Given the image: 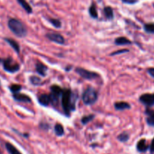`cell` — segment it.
Returning a JSON list of instances; mask_svg holds the SVG:
<instances>
[{
  "label": "cell",
  "instance_id": "cell-17",
  "mask_svg": "<svg viewBox=\"0 0 154 154\" xmlns=\"http://www.w3.org/2000/svg\"><path fill=\"white\" fill-rule=\"evenodd\" d=\"M17 2H19V4H20L22 7H23V8L26 11V12H32V8H31L30 5L27 3V2H26V0H17Z\"/></svg>",
  "mask_w": 154,
  "mask_h": 154
},
{
  "label": "cell",
  "instance_id": "cell-23",
  "mask_svg": "<svg viewBox=\"0 0 154 154\" xmlns=\"http://www.w3.org/2000/svg\"><path fill=\"white\" fill-rule=\"evenodd\" d=\"M144 30L149 33H154V23H146L144 25Z\"/></svg>",
  "mask_w": 154,
  "mask_h": 154
},
{
  "label": "cell",
  "instance_id": "cell-22",
  "mask_svg": "<svg viewBox=\"0 0 154 154\" xmlns=\"http://www.w3.org/2000/svg\"><path fill=\"white\" fill-rule=\"evenodd\" d=\"M89 14L93 18H97L98 14H97V9H96L95 5H92L91 7L89 8Z\"/></svg>",
  "mask_w": 154,
  "mask_h": 154
},
{
  "label": "cell",
  "instance_id": "cell-29",
  "mask_svg": "<svg viewBox=\"0 0 154 154\" xmlns=\"http://www.w3.org/2000/svg\"><path fill=\"white\" fill-rule=\"evenodd\" d=\"M149 150H150L151 153H154V138L152 139V142H151L150 146H149Z\"/></svg>",
  "mask_w": 154,
  "mask_h": 154
},
{
  "label": "cell",
  "instance_id": "cell-4",
  "mask_svg": "<svg viewBox=\"0 0 154 154\" xmlns=\"http://www.w3.org/2000/svg\"><path fill=\"white\" fill-rule=\"evenodd\" d=\"M3 68L8 72H16L20 69V65L12 58H7L3 61Z\"/></svg>",
  "mask_w": 154,
  "mask_h": 154
},
{
  "label": "cell",
  "instance_id": "cell-32",
  "mask_svg": "<svg viewBox=\"0 0 154 154\" xmlns=\"http://www.w3.org/2000/svg\"><path fill=\"white\" fill-rule=\"evenodd\" d=\"M1 61H2V60H1V59H0V62H1Z\"/></svg>",
  "mask_w": 154,
  "mask_h": 154
},
{
  "label": "cell",
  "instance_id": "cell-14",
  "mask_svg": "<svg viewBox=\"0 0 154 154\" xmlns=\"http://www.w3.org/2000/svg\"><path fill=\"white\" fill-rule=\"evenodd\" d=\"M5 40L11 45V47H12L13 49L16 51L17 53L20 52V45L19 44L17 43L16 41H14V39H11V38H5Z\"/></svg>",
  "mask_w": 154,
  "mask_h": 154
},
{
  "label": "cell",
  "instance_id": "cell-30",
  "mask_svg": "<svg viewBox=\"0 0 154 154\" xmlns=\"http://www.w3.org/2000/svg\"><path fill=\"white\" fill-rule=\"evenodd\" d=\"M147 72L152 78H154V68H149V69H148Z\"/></svg>",
  "mask_w": 154,
  "mask_h": 154
},
{
  "label": "cell",
  "instance_id": "cell-33",
  "mask_svg": "<svg viewBox=\"0 0 154 154\" xmlns=\"http://www.w3.org/2000/svg\"><path fill=\"white\" fill-rule=\"evenodd\" d=\"M0 154H1V151H0Z\"/></svg>",
  "mask_w": 154,
  "mask_h": 154
},
{
  "label": "cell",
  "instance_id": "cell-9",
  "mask_svg": "<svg viewBox=\"0 0 154 154\" xmlns=\"http://www.w3.org/2000/svg\"><path fill=\"white\" fill-rule=\"evenodd\" d=\"M13 97H14V100L19 102H26V103H29V102H31L30 97L24 94L15 93V94H14V95H13Z\"/></svg>",
  "mask_w": 154,
  "mask_h": 154
},
{
  "label": "cell",
  "instance_id": "cell-25",
  "mask_svg": "<svg viewBox=\"0 0 154 154\" xmlns=\"http://www.w3.org/2000/svg\"><path fill=\"white\" fill-rule=\"evenodd\" d=\"M94 117V115H88V116H85L84 117H82V123L83 125H85L88 122H89L90 121H91L93 119V118Z\"/></svg>",
  "mask_w": 154,
  "mask_h": 154
},
{
  "label": "cell",
  "instance_id": "cell-10",
  "mask_svg": "<svg viewBox=\"0 0 154 154\" xmlns=\"http://www.w3.org/2000/svg\"><path fill=\"white\" fill-rule=\"evenodd\" d=\"M38 103H40L42 106H47L51 103V97H50V95H48V94H41L38 98Z\"/></svg>",
  "mask_w": 154,
  "mask_h": 154
},
{
  "label": "cell",
  "instance_id": "cell-21",
  "mask_svg": "<svg viewBox=\"0 0 154 154\" xmlns=\"http://www.w3.org/2000/svg\"><path fill=\"white\" fill-rule=\"evenodd\" d=\"M29 81H30L31 83L34 85H39L42 84V79L40 78H38L37 76H31L30 79H29Z\"/></svg>",
  "mask_w": 154,
  "mask_h": 154
},
{
  "label": "cell",
  "instance_id": "cell-12",
  "mask_svg": "<svg viewBox=\"0 0 154 154\" xmlns=\"http://www.w3.org/2000/svg\"><path fill=\"white\" fill-rule=\"evenodd\" d=\"M148 149V145L146 144V140L145 139H141L139 140L137 144V149L139 152H146Z\"/></svg>",
  "mask_w": 154,
  "mask_h": 154
},
{
  "label": "cell",
  "instance_id": "cell-7",
  "mask_svg": "<svg viewBox=\"0 0 154 154\" xmlns=\"http://www.w3.org/2000/svg\"><path fill=\"white\" fill-rule=\"evenodd\" d=\"M47 37L52 42H56L60 45H63L65 43V39L60 34L57 33H48L47 34Z\"/></svg>",
  "mask_w": 154,
  "mask_h": 154
},
{
  "label": "cell",
  "instance_id": "cell-1",
  "mask_svg": "<svg viewBox=\"0 0 154 154\" xmlns=\"http://www.w3.org/2000/svg\"><path fill=\"white\" fill-rule=\"evenodd\" d=\"M74 95L70 90L65 89L62 93V106L66 114H69L70 110L75 109V101L73 99Z\"/></svg>",
  "mask_w": 154,
  "mask_h": 154
},
{
  "label": "cell",
  "instance_id": "cell-5",
  "mask_svg": "<svg viewBox=\"0 0 154 154\" xmlns=\"http://www.w3.org/2000/svg\"><path fill=\"white\" fill-rule=\"evenodd\" d=\"M75 72L79 74L82 78L85 79H94L95 78H97L98 76L96 72H91V71H88L87 69H83V68H76L75 69Z\"/></svg>",
  "mask_w": 154,
  "mask_h": 154
},
{
  "label": "cell",
  "instance_id": "cell-24",
  "mask_svg": "<svg viewBox=\"0 0 154 154\" xmlns=\"http://www.w3.org/2000/svg\"><path fill=\"white\" fill-rule=\"evenodd\" d=\"M128 138H129V135H128V134L127 132H122L118 137V139L122 142L127 141L128 140Z\"/></svg>",
  "mask_w": 154,
  "mask_h": 154
},
{
  "label": "cell",
  "instance_id": "cell-3",
  "mask_svg": "<svg viewBox=\"0 0 154 154\" xmlns=\"http://www.w3.org/2000/svg\"><path fill=\"white\" fill-rule=\"evenodd\" d=\"M97 100V92L94 88H88L82 94V100L86 105H91Z\"/></svg>",
  "mask_w": 154,
  "mask_h": 154
},
{
  "label": "cell",
  "instance_id": "cell-28",
  "mask_svg": "<svg viewBox=\"0 0 154 154\" xmlns=\"http://www.w3.org/2000/svg\"><path fill=\"white\" fill-rule=\"evenodd\" d=\"M128 49H123V50H120V51H116V52L112 53L111 54V55H116V54H122V52H128Z\"/></svg>",
  "mask_w": 154,
  "mask_h": 154
},
{
  "label": "cell",
  "instance_id": "cell-2",
  "mask_svg": "<svg viewBox=\"0 0 154 154\" xmlns=\"http://www.w3.org/2000/svg\"><path fill=\"white\" fill-rule=\"evenodd\" d=\"M8 27L11 32L18 37H24L26 35V29L24 25L17 19L11 18L8 20Z\"/></svg>",
  "mask_w": 154,
  "mask_h": 154
},
{
  "label": "cell",
  "instance_id": "cell-11",
  "mask_svg": "<svg viewBox=\"0 0 154 154\" xmlns=\"http://www.w3.org/2000/svg\"><path fill=\"white\" fill-rule=\"evenodd\" d=\"M35 68H36V71L38 74H40L42 76H45L47 69H48V67L45 65H44L42 63H40V62H38L36 63Z\"/></svg>",
  "mask_w": 154,
  "mask_h": 154
},
{
  "label": "cell",
  "instance_id": "cell-15",
  "mask_svg": "<svg viewBox=\"0 0 154 154\" xmlns=\"http://www.w3.org/2000/svg\"><path fill=\"white\" fill-rule=\"evenodd\" d=\"M5 147H6V149L10 154H21L20 151L11 143H5Z\"/></svg>",
  "mask_w": 154,
  "mask_h": 154
},
{
  "label": "cell",
  "instance_id": "cell-18",
  "mask_svg": "<svg viewBox=\"0 0 154 154\" xmlns=\"http://www.w3.org/2000/svg\"><path fill=\"white\" fill-rule=\"evenodd\" d=\"M51 94H54V95L57 96V97H60V95H62V93H63V90L60 87H59L58 85H52L51 87Z\"/></svg>",
  "mask_w": 154,
  "mask_h": 154
},
{
  "label": "cell",
  "instance_id": "cell-31",
  "mask_svg": "<svg viewBox=\"0 0 154 154\" xmlns=\"http://www.w3.org/2000/svg\"><path fill=\"white\" fill-rule=\"evenodd\" d=\"M123 2L127 4H134L137 2V0H123Z\"/></svg>",
  "mask_w": 154,
  "mask_h": 154
},
{
  "label": "cell",
  "instance_id": "cell-6",
  "mask_svg": "<svg viewBox=\"0 0 154 154\" xmlns=\"http://www.w3.org/2000/svg\"><path fill=\"white\" fill-rule=\"evenodd\" d=\"M140 101L147 106H154V94H143L140 97Z\"/></svg>",
  "mask_w": 154,
  "mask_h": 154
},
{
  "label": "cell",
  "instance_id": "cell-27",
  "mask_svg": "<svg viewBox=\"0 0 154 154\" xmlns=\"http://www.w3.org/2000/svg\"><path fill=\"white\" fill-rule=\"evenodd\" d=\"M49 21L51 22V24H52L54 27L60 28V26H61V23H60V20H57V19H49Z\"/></svg>",
  "mask_w": 154,
  "mask_h": 154
},
{
  "label": "cell",
  "instance_id": "cell-26",
  "mask_svg": "<svg viewBox=\"0 0 154 154\" xmlns=\"http://www.w3.org/2000/svg\"><path fill=\"white\" fill-rule=\"evenodd\" d=\"M10 90H11V92H13L14 94H15V93H17L18 91H20V89H21V86H20V85H12L10 86Z\"/></svg>",
  "mask_w": 154,
  "mask_h": 154
},
{
  "label": "cell",
  "instance_id": "cell-13",
  "mask_svg": "<svg viewBox=\"0 0 154 154\" xmlns=\"http://www.w3.org/2000/svg\"><path fill=\"white\" fill-rule=\"evenodd\" d=\"M114 106H115L116 109H118V110H123V109H127L131 108L129 103H128L127 102H123V101L115 103Z\"/></svg>",
  "mask_w": 154,
  "mask_h": 154
},
{
  "label": "cell",
  "instance_id": "cell-8",
  "mask_svg": "<svg viewBox=\"0 0 154 154\" xmlns=\"http://www.w3.org/2000/svg\"><path fill=\"white\" fill-rule=\"evenodd\" d=\"M145 113L146 115V122L150 126H154V109L146 108Z\"/></svg>",
  "mask_w": 154,
  "mask_h": 154
},
{
  "label": "cell",
  "instance_id": "cell-19",
  "mask_svg": "<svg viewBox=\"0 0 154 154\" xmlns=\"http://www.w3.org/2000/svg\"><path fill=\"white\" fill-rule=\"evenodd\" d=\"M54 131H55V134L57 136H62L64 134L63 127L62 126L61 124H56L55 127H54Z\"/></svg>",
  "mask_w": 154,
  "mask_h": 154
},
{
  "label": "cell",
  "instance_id": "cell-20",
  "mask_svg": "<svg viewBox=\"0 0 154 154\" xmlns=\"http://www.w3.org/2000/svg\"><path fill=\"white\" fill-rule=\"evenodd\" d=\"M104 14L105 17L109 19V20L113 18V11H112V9L110 7H106L104 8Z\"/></svg>",
  "mask_w": 154,
  "mask_h": 154
},
{
  "label": "cell",
  "instance_id": "cell-16",
  "mask_svg": "<svg viewBox=\"0 0 154 154\" xmlns=\"http://www.w3.org/2000/svg\"><path fill=\"white\" fill-rule=\"evenodd\" d=\"M115 43L118 45H129L131 43V41L128 38L125 37H119L116 39Z\"/></svg>",
  "mask_w": 154,
  "mask_h": 154
}]
</instances>
